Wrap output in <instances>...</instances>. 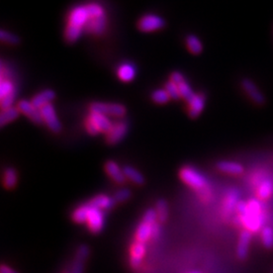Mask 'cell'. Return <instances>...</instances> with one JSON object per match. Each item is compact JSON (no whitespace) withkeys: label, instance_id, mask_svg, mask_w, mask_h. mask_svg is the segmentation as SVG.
Instances as JSON below:
<instances>
[{"label":"cell","instance_id":"cell-1","mask_svg":"<svg viewBox=\"0 0 273 273\" xmlns=\"http://www.w3.org/2000/svg\"><path fill=\"white\" fill-rule=\"evenodd\" d=\"M248 210L242 217H237L236 219L239 225H242L245 230L251 233H255L263 227L264 224V214L262 205L257 199H251L247 201Z\"/></svg>","mask_w":273,"mask_h":273},{"label":"cell","instance_id":"cell-2","mask_svg":"<svg viewBox=\"0 0 273 273\" xmlns=\"http://www.w3.org/2000/svg\"><path fill=\"white\" fill-rule=\"evenodd\" d=\"M179 177L183 183L200 192L201 197L210 198L211 192L209 182L206 177L200 173L197 168L192 166H184L180 169Z\"/></svg>","mask_w":273,"mask_h":273},{"label":"cell","instance_id":"cell-3","mask_svg":"<svg viewBox=\"0 0 273 273\" xmlns=\"http://www.w3.org/2000/svg\"><path fill=\"white\" fill-rule=\"evenodd\" d=\"M90 111L97 112L105 115H111L122 118L126 114V108L119 103H105V102H93L90 105Z\"/></svg>","mask_w":273,"mask_h":273},{"label":"cell","instance_id":"cell-4","mask_svg":"<svg viewBox=\"0 0 273 273\" xmlns=\"http://www.w3.org/2000/svg\"><path fill=\"white\" fill-rule=\"evenodd\" d=\"M105 225H106L105 211L96 209V207L90 205L89 215L86 222V226L88 230L93 234H99L103 230V228H105Z\"/></svg>","mask_w":273,"mask_h":273},{"label":"cell","instance_id":"cell-5","mask_svg":"<svg viewBox=\"0 0 273 273\" xmlns=\"http://www.w3.org/2000/svg\"><path fill=\"white\" fill-rule=\"evenodd\" d=\"M165 21L160 17L154 16V15H147L143 17L139 22H138V28L140 31L150 33L154 31H158L164 28Z\"/></svg>","mask_w":273,"mask_h":273},{"label":"cell","instance_id":"cell-6","mask_svg":"<svg viewBox=\"0 0 273 273\" xmlns=\"http://www.w3.org/2000/svg\"><path fill=\"white\" fill-rule=\"evenodd\" d=\"M128 129V125L126 121L115 122L112 124L110 131L107 134V141L110 145H115L122 142L126 137Z\"/></svg>","mask_w":273,"mask_h":273},{"label":"cell","instance_id":"cell-7","mask_svg":"<svg viewBox=\"0 0 273 273\" xmlns=\"http://www.w3.org/2000/svg\"><path fill=\"white\" fill-rule=\"evenodd\" d=\"M240 202V194L236 189H231L227 192L223 200L222 214L225 218H230L233 213H236L237 205Z\"/></svg>","mask_w":273,"mask_h":273},{"label":"cell","instance_id":"cell-8","mask_svg":"<svg viewBox=\"0 0 273 273\" xmlns=\"http://www.w3.org/2000/svg\"><path fill=\"white\" fill-rule=\"evenodd\" d=\"M41 113L43 116L44 123H46V125L48 126V127L51 129L52 132L59 133L61 131L62 125L59 122L57 115H56V112H55V109L51 103H49V105H47L41 109Z\"/></svg>","mask_w":273,"mask_h":273},{"label":"cell","instance_id":"cell-9","mask_svg":"<svg viewBox=\"0 0 273 273\" xmlns=\"http://www.w3.org/2000/svg\"><path fill=\"white\" fill-rule=\"evenodd\" d=\"M89 254H90V249L87 245L83 244L78 247L75 253V258L71 266L70 273H83L84 264L87 258L89 257Z\"/></svg>","mask_w":273,"mask_h":273},{"label":"cell","instance_id":"cell-10","mask_svg":"<svg viewBox=\"0 0 273 273\" xmlns=\"http://www.w3.org/2000/svg\"><path fill=\"white\" fill-rule=\"evenodd\" d=\"M242 87L246 94L249 96V98L257 106H263L265 103V96L260 91V89L256 86V84L250 79H244L242 81Z\"/></svg>","mask_w":273,"mask_h":273},{"label":"cell","instance_id":"cell-11","mask_svg":"<svg viewBox=\"0 0 273 273\" xmlns=\"http://www.w3.org/2000/svg\"><path fill=\"white\" fill-rule=\"evenodd\" d=\"M18 109H19L20 112L24 113L25 115L28 116V118L34 122L35 124H43L44 120H43V116L41 113V109H37L36 108H35L33 106V103L27 100H21L18 102Z\"/></svg>","mask_w":273,"mask_h":273},{"label":"cell","instance_id":"cell-12","mask_svg":"<svg viewBox=\"0 0 273 273\" xmlns=\"http://www.w3.org/2000/svg\"><path fill=\"white\" fill-rule=\"evenodd\" d=\"M146 243L135 241L131 247V256H129V265L132 268L137 269L141 266L143 258L146 254Z\"/></svg>","mask_w":273,"mask_h":273},{"label":"cell","instance_id":"cell-13","mask_svg":"<svg viewBox=\"0 0 273 273\" xmlns=\"http://www.w3.org/2000/svg\"><path fill=\"white\" fill-rule=\"evenodd\" d=\"M105 170L106 173L118 184H123L127 181V178L125 176L123 168L120 167V165L115 161L109 160L105 164Z\"/></svg>","mask_w":273,"mask_h":273},{"label":"cell","instance_id":"cell-14","mask_svg":"<svg viewBox=\"0 0 273 273\" xmlns=\"http://www.w3.org/2000/svg\"><path fill=\"white\" fill-rule=\"evenodd\" d=\"M252 239V233L243 230L240 234V238L238 241V246H237V257L240 260H244L248 256L249 253V248H250V242Z\"/></svg>","mask_w":273,"mask_h":273},{"label":"cell","instance_id":"cell-15","mask_svg":"<svg viewBox=\"0 0 273 273\" xmlns=\"http://www.w3.org/2000/svg\"><path fill=\"white\" fill-rule=\"evenodd\" d=\"M107 28V17L102 15L95 18H90L85 24L86 32L92 35H101Z\"/></svg>","mask_w":273,"mask_h":273},{"label":"cell","instance_id":"cell-16","mask_svg":"<svg viewBox=\"0 0 273 273\" xmlns=\"http://www.w3.org/2000/svg\"><path fill=\"white\" fill-rule=\"evenodd\" d=\"M88 19H89V16H88L86 6H77L70 12L68 24H72V25H76V27L82 28L83 25H85L87 23Z\"/></svg>","mask_w":273,"mask_h":273},{"label":"cell","instance_id":"cell-17","mask_svg":"<svg viewBox=\"0 0 273 273\" xmlns=\"http://www.w3.org/2000/svg\"><path fill=\"white\" fill-rule=\"evenodd\" d=\"M88 203L96 207V209L102 210V211H109L111 210L112 207L114 206V204L116 203L113 197H109L108 194H98V196L94 197L93 199H91Z\"/></svg>","mask_w":273,"mask_h":273},{"label":"cell","instance_id":"cell-18","mask_svg":"<svg viewBox=\"0 0 273 273\" xmlns=\"http://www.w3.org/2000/svg\"><path fill=\"white\" fill-rule=\"evenodd\" d=\"M217 168L220 172L230 175H241L244 172V167L234 161H219L217 164Z\"/></svg>","mask_w":273,"mask_h":273},{"label":"cell","instance_id":"cell-19","mask_svg":"<svg viewBox=\"0 0 273 273\" xmlns=\"http://www.w3.org/2000/svg\"><path fill=\"white\" fill-rule=\"evenodd\" d=\"M89 118L93 122L95 127L99 131V133H109L112 127V123L107 118V115L97 113V112H91Z\"/></svg>","mask_w":273,"mask_h":273},{"label":"cell","instance_id":"cell-20","mask_svg":"<svg viewBox=\"0 0 273 273\" xmlns=\"http://www.w3.org/2000/svg\"><path fill=\"white\" fill-rule=\"evenodd\" d=\"M153 234H154V225L152 226L142 220L136 230L135 238H136V241L146 243L147 241H149L150 239L153 238Z\"/></svg>","mask_w":273,"mask_h":273},{"label":"cell","instance_id":"cell-21","mask_svg":"<svg viewBox=\"0 0 273 273\" xmlns=\"http://www.w3.org/2000/svg\"><path fill=\"white\" fill-rule=\"evenodd\" d=\"M56 94L53 90H45L43 92L36 94L33 100L32 103L35 108H36L37 109H41L42 108H44L45 106L49 105L51 100H53L55 98Z\"/></svg>","mask_w":273,"mask_h":273},{"label":"cell","instance_id":"cell-22","mask_svg":"<svg viewBox=\"0 0 273 273\" xmlns=\"http://www.w3.org/2000/svg\"><path fill=\"white\" fill-rule=\"evenodd\" d=\"M123 170L125 173V176L127 180H129L133 182L136 185H143L145 183V177L143 175L138 169H136L133 166L126 165L123 167Z\"/></svg>","mask_w":273,"mask_h":273},{"label":"cell","instance_id":"cell-23","mask_svg":"<svg viewBox=\"0 0 273 273\" xmlns=\"http://www.w3.org/2000/svg\"><path fill=\"white\" fill-rule=\"evenodd\" d=\"M204 100L205 97L203 94H197L190 102H188V114L190 118L196 119L200 114L204 107Z\"/></svg>","mask_w":273,"mask_h":273},{"label":"cell","instance_id":"cell-24","mask_svg":"<svg viewBox=\"0 0 273 273\" xmlns=\"http://www.w3.org/2000/svg\"><path fill=\"white\" fill-rule=\"evenodd\" d=\"M89 210H90V205L88 204V202L76 207L71 215L73 222H75L76 224H86L89 215Z\"/></svg>","mask_w":273,"mask_h":273},{"label":"cell","instance_id":"cell-25","mask_svg":"<svg viewBox=\"0 0 273 273\" xmlns=\"http://www.w3.org/2000/svg\"><path fill=\"white\" fill-rule=\"evenodd\" d=\"M18 171L15 168L7 167L4 169L3 172V185L6 189H12L15 188L18 184Z\"/></svg>","mask_w":273,"mask_h":273},{"label":"cell","instance_id":"cell-26","mask_svg":"<svg viewBox=\"0 0 273 273\" xmlns=\"http://www.w3.org/2000/svg\"><path fill=\"white\" fill-rule=\"evenodd\" d=\"M273 194V182L269 179H265L260 182L257 188V196L259 200H268Z\"/></svg>","mask_w":273,"mask_h":273},{"label":"cell","instance_id":"cell-27","mask_svg":"<svg viewBox=\"0 0 273 273\" xmlns=\"http://www.w3.org/2000/svg\"><path fill=\"white\" fill-rule=\"evenodd\" d=\"M118 75L120 77V79L125 82L132 81L136 75V69L132 64H128V63L123 64L121 65L118 70Z\"/></svg>","mask_w":273,"mask_h":273},{"label":"cell","instance_id":"cell-28","mask_svg":"<svg viewBox=\"0 0 273 273\" xmlns=\"http://www.w3.org/2000/svg\"><path fill=\"white\" fill-rule=\"evenodd\" d=\"M156 213H157L158 220L160 223H165L169 217V207L165 200H158L155 205Z\"/></svg>","mask_w":273,"mask_h":273},{"label":"cell","instance_id":"cell-29","mask_svg":"<svg viewBox=\"0 0 273 273\" xmlns=\"http://www.w3.org/2000/svg\"><path fill=\"white\" fill-rule=\"evenodd\" d=\"M19 114V109L18 108H9L7 109H3L0 114V125L1 127L9 124L10 122L18 119Z\"/></svg>","mask_w":273,"mask_h":273},{"label":"cell","instance_id":"cell-30","mask_svg":"<svg viewBox=\"0 0 273 273\" xmlns=\"http://www.w3.org/2000/svg\"><path fill=\"white\" fill-rule=\"evenodd\" d=\"M82 33V28L80 27H76V25H72V24H68L66 31H65V38L69 42V43H74L75 41H77L79 36H81Z\"/></svg>","mask_w":273,"mask_h":273},{"label":"cell","instance_id":"cell-31","mask_svg":"<svg viewBox=\"0 0 273 273\" xmlns=\"http://www.w3.org/2000/svg\"><path fill=\"white\" fill-rule=\"evenodd\" d=\"M186 45L192 54H200L202 51V45L196 36H188L186 38Z\"/></svg>","mask_w":273,"mask_h":273},{"label":"cell","instance_id":"cell-32","mask_svg":"<svg viewBox=\"0 0 273 273\" xmlns=\"http://www.w3.org/2000/svg\"><path fill=\"white\" fill-rule=\"evenodd\" d=\"M14 92H16V88L12 81L7 79V78L1 79V81H0V99Z\"/></svg>","mask_w":273,"mask_h":273},{"label":"cell","instance_id":"cell-33","mask_svg":"<svg viewBox=\"0 0 273 273\" xmlns=\"http://www.w3.org/2000/svg\"><path fill=\"white\" fill-rule=\"evenodd\" d=\"M261 241L268 249L273 248V229L271 227H264L261 230Z\"/></svg>","mask_w":273,"mask_h":273},{"label":"cell","instance_id":"cell-34","mask_svg":"<svg viewBox=\"0 0 273 273\" xmlns=\"http://www.w3.org/2000/svg\"><path fill=\"white\" fill-rule=\"evenodd\" d=\"M178 87H179V92H180L181 97L184 98L187 102H190L194 98V96L197 95V94L193 93L192 89L190 88V86L185 81L182 82L181 84H179Z\"/></svg>","mask_w":273,"mask_h":273},{"label":"cell","instance_id":"cell-35","mask_svg":"<svg viewBox=\"0 0 273 273\" xmlns=\"http://www.w3.org/2000/svg\"><path fill=\"white\" fill-rule=\"evenodd\" d=\"M132 197V192L128 188H121L113 194V199L116 203H123L128 200Z\"/></svg>","mask_w":273,"mask_h":273},{"label":"cell","instance_id":"cell-36","mask_svg":"<svg viewBox=\"0 0 273 273\" xmlns=\"http://www.w3.org/2000/svg\"><path fill=\"white\" fill-rule=\"evenodd\" d=\"M152 99L153 101H155L156 103H159V105H163V103H166L170 99V96H169L168 92L165 89H159L156 90L152 93Z\"/></svg>","mask_w":273,"mask_h":273},{"label":"cell","instance_id":"cell-37","mask_svg":"<svg viewBox=\"0 0 273 273\" xmlns=\"http://www.w3.org/2000/svg\"><path fill=\"white\" fill-rule=\"evenodd\" d=\"M143 222H145L147 224H150V225H155V224H157V220H158V217H157V213H156V210L154 209V207H150V209H148L144 216H143Z\"/></svg>","mask_w":273,"mask_h":273},{"label":"cell","instance_id":"cell-38","mask_svg":"<svg viewBox=\"0 0 273 273\" xmlns=\"http://www.w3.org/2000/svg\"><path fill=\"white\" fill-rule=\"evenodd\" d=\"M165 90L168 92L169 96H170V98L172 99H179L181 97L180 95V92H179V87L177 84H175L174 82L172 81H169L166 83L165 85Z\"/></svg>","mask_w":273,"mask_h":273},{"label":"cell","instance_id":"cell-39","mask_svg":"<svg viewBox=\"0 0 273 273\" xmlns=\"http://www.w3.org/2000/svg\"><path fill=\"white\" fill-rule=\"evenodd\" d=\"M86 9H87V12H88L89 18L105 15V11H103L102 7L98 4H93V3L88 4V5H86Z\"/></svg>","mask_w":273,"mask_h":273},{"label":"cell","instance_id":"cell-40","mask_svg":"<svg viewBox=\"0 0 273 273\" xmlns=\"http://www.w3.org/2000/svg\"><path fill=\"white\" fill-rule=\"evenodd\" d=\"M0 37H1L2 42H5V43H8L11 45H17L19 43V38L17 36H15L11 33L5 32V31H1V33H0Z\"/></svg>","mask_w":273,"mask_h":273},{"label":"cell","instance_id":"cell-41","mask_svg":"<svg viewBox=\"0 0 273 273\" xmlns=\"http://www.w3.org/2000/svg\"><path fill=\"white\" fill-rule=\"evenodd\" d=\"M16 95H17V92H14V93H11L3 98H1V101H0V105H1V108H2V110L3 109H7L9 108H12V103H14L15 99H16Z\"/></svg>","mask_w":273,"mask_h":273},{"label":"cell","instance_id":"cell-42","mask_svg":"<svg viewBox=\"0 0 273 273\" xmlns=\"http://www.w3.org/2000/svg\"><path fill=\"white\" fill-rule=\"evenodd\" d=\"M85 127H86V131L89 135H92V136H95L99 133V131L97 129V127H95V125L93 124V122L91 121V119L88 118L85 120Z\"/></svg>","mask_w":273,"mask_h":273},{"label":"cell","instance_id":"cell-43","mask_svg":"<svg viewBox=\"0 0 273 273\" xmlns=\"http://www.w3.org/2000/svg\"><path fill=\"white\" fill-rule=\"evenodd\" d=\"M171 81L174 82L175 84L179 85V84H181L182 82H184L185 80H184V77L182 76L181 73H179V72H173V73L171 74Z\"/></svg>","mask_w":273,"mask_h":273},{"label":"cell","instance_id":"cell-44","mask_svg":"<svg viewBox=\"0 0 273 273\" xmlns=\"http://www.w3.org/2000/svg\"><path fill=\"white\" fill-rule=\"evenodd\" d=\"M0 273H18V272L16 271L14 268H11L10 266L3 264L1 268H0Z\"/></svg>","mask_w":273,"mask_h":273},{"label":"cell","instance_id":"cell-45","mask_svg":"<svg viewBox=\"0 0 273 273\" xmlns=\"http://www.w3.org/2000/svg\"><path fill=\"white\" fill-rule=\"evenodd\" d=\"M188 273H201V272H200V271H198V270H194V271H190V272H188Z\"/></svg>","mask_w":273,"mask_h":273}]
</instances>
